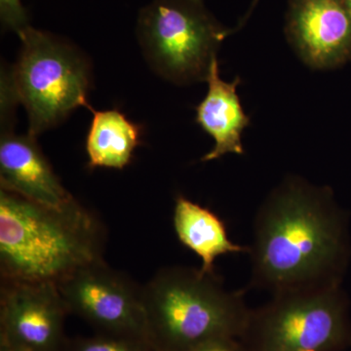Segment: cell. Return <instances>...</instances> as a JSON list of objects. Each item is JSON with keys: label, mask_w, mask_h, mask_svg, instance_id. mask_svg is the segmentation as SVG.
I'll return each mask as SVG.
<instances>
[{"label": "cell", "mask_w": 351, "mask_h": 351, "mask_svg": "<svg viewBox=\"0 0 351 351\" xmlns=\"http://www.w3.org/2000/svg\"><path fill=\"white\" fill-rule=\"evenodd\" d=\"M249 247L248 288L277 295L337 287L350 260L348 218L331 189L291 176L258 208Z\"/></svg>", "instance_id": "6da1fadb"}, {"label": "cell", "mask_w": 351, "mask_h": 351, "mask_svg": "<svg viewBox=\"0 0 351 351\" xmlns=\"http://www.w3.org/2000/svg\"><path fill=\"white\" fill-rule=\"evenodd\" d=\"M106 228L75 199L44 206L0 189V276L59 283L104 258Z\"/></svg>", "instance_id": "7a4b0ae2"}, {"label": "cell", "mask_w": 351, "mask_h": 351, "mask_svg": "<svg viewBox=\"0 0 351 351\" xmlns=\"http://www.w3.org/2000/svg\"><path fill=\"white\" fill-rule=\"evenodd\" d=\"M245 290L230 291L216 274L163 267L143 286L147 330L157 351H184L214 339H239L251 308Z\"/></svg>", "instance_id": "3957f363"}, {"label": "cell", "mask_w": 351, "mask_h": 351, "mask_svg": "<svg viewBox=\"0 0 351 351\" xmlns=\"http://www.w3.org/2000/svg\"><path fill=\"white\" fill-rule=\"evenodd\" d=\"M18 36L19 58L10 69H1V77L24 106L31 135L59 125L77 108L93 110L87 101L91 69L77 48L31 25Z\"/></svg>", "instance_id": "277c9868"}, {"label": "cell", "mask_w": 351, "mask_h": 351, "mask_svg": "<svg viewBox=\"0 0 351 351\" xmlns=\"http://www.w3.org/2000/svg\"><path fill=\"white\" fill-rule=\"evenodd\" d=\"M247 351H343L351 348L350 302L341 286L272 295L252 309L239 338Z\"/></svg>", "instance_id": "5b68a950"}, {"label": "cell", "mask_w": 351, "mask_h": 351, "mask_svg": "<svg viewBox=\"0 0 351 351\" xmlns=\"http://www.w3.org/2000/svg\"><path fill=\"white\" fill-rule=\"evenodd\" d=\"M230 34L202 0H154L138 14L137 36L145 60L176 84L206 82L219 45Z\"/></svg>", "instance_id": "8992f818"}, {"label": "cell", "mask_w": 351, "mask_h": 351, "mask_svg": "<svg viewBox=\"0 0 351 351\" xmlns=\"http://www.w3.org/2000/svg\"><path fill=\"white\" fill-rule=\"evenodd\" d=\"M57 286L69 313L80 316L97 332L151 341L143 286L105 260L78 269Z\"/></svg>", "instance_id": "52a82bcc"}, {"label": "cell", "mask_w": 351, "mask_h": 351, "mask_svg": "<svg viewBox=\"0 0 351 351\" xmlns=\"http://www.w3.org/2000/svg\"><path fill=\"white\" fill-rule=\"evenodd\" d=\"M69 311L57 284L1 279L0 351H64Z\"/></svg>", "instance_id": "ba28073f"}, {"label": "cell", "mask_w": 351, "mask_h": 351, "mask_svg": "<svg viewBox=\"0 0 351 351\" xmlns=\"http://www.w3.org/2000/svg\"><path fill=\"white\" fill-rule=\"evenodd\" d=\"M285 32L309 68L331 69L351 61V18L343 0H290Z\"/></svg>", "instance_id": "9c48e42d"}, {"label": "cell", "mask_w": 351, "mask_h": 351, "mask_svg": "<svg viewBox=\"0 0 351 351\" xmlns=\"http://www.w3.org/2000/svg\"><path fill=\"white\" fill-rule=\"evenodd\" d=\"M13 120H1L0 189L53 208L75 199L53 170L34 136L18 135Z\"/></svg>", "instance_id": "30bf717a"}, {"label": "cell", "mask_w": 351, "mask_h": 351, "mask_svg": "<svg viewBox=\"0 0 351 351\" xmlns=\"http://www.w3.org/2000/svg\"><path fill=\"white\" fill-rule=\"evenodd\" d=\"M206 96L196 107L198 125L213 138L215 145L201 158L202 162L216 160L228 154H244L242 133L250 123L244 112L237 88L241 82L235 78L226 82L219 77L218 59L215 58L208 73Z\"/></svg>", "instance_id": "8fae6325"}, {"label": "cell", "mask_w": 351, "mask_h": 351, "mask_svg": "<svg viewBox=\"0 0 351 351\" xmlns=\"http://www.w3.org/2000/svg\"><path fill=\"white\" fill-rule=\"evenodd\" d=\"M173 221L180 242L202 261L204 274H216L215 262L221 256L250 252V247L228 239L225 221L218 215L184 196L176 197Z\"/></svg>", "instance_id": "7c38bea8"}, {"label": "cell", "mask_w": 351, "mask_h": 351, "mask_svg": "<svg viewBox=\"0 0 351 351\" xmlns=\"http://www.w3.org/2000/svg\"><path fill=\"white\" fill-rule=\"evenodd\" d=\"M91 112L93 119L86 138L88 165L92 169H123L140 145L142 127L119 110Z\"/></svg>", "instance_id": "4fadbf2b"}, {"label": "cell", "mask_w": 351, "mask_h": 351, "mask_svg": "<svg viewBox=\"0 0 351 351\" xmlns=\"http://www.w3.org/2000/svg\"><path fill=\"white\" fill-rule=\"evenodd\" d=\"M64 351H157L149 339L97 332L69 339Z\"/></svg>", "instance_id": "5bb4252c"}, {"label": "cell", "mask_w": 351, "mask_h": 351, "mask_svg": "<svg viewBox=\"0 0 351 351\" xmlns=\"http://www.w3.org/2000/svg\"><path fill=\"white\" fill-rule=\"evenodd\" d=\"M0 19L6 29L19 32L29 24V16L21 0H0Z\"/></svg>", "instance_id": "9a60e30c"}, {"label": "cell", "mask_w": 351, "mask_h": 351, "mask_svg": "<svg viewBox=\"0 0 351 351\" xmlns=\"http://www.w3.org/2000/svg\"><path fill=\"white\" fill-rule=\"evenodd\" d=\"M184 351H247L239 339H214Z\"/></svg>", "instance_id": "2e32d148"}, {"label": "cell", "mask_w": 351, "mask_h": 351, "mask_svg": "<svg viewBox=\"0 0 351 351\" xmlns=\"http://www.w3.org/2000/svg\"><path fill=\"white\" fill-rule=\"evenodd\" d=\"M258 0H253V2H252V4H251L250 10H249L248 13H247L246 16H245L243 21H242L241 25H243L244 23L246 22V20L248 19L249 16H250L252 11H253L254 7L256 6V4L258 3Z\"/></svg>", "instance_id": "e0dca14e"}, {"label": "cell", "mask_w": 351, "mask_h": 351, "mask_svg": "<svg viewBox=\"0 0 351 351\" xmlns=\"http://www.w3.org/2000/svg\"><path fill=\"white\" fill-rule=\"evenodd\" d=\"M343 3H345L346 10H348L351 18V0H343Z\"/></svg>", "instance_id": "ac0fdd59"}]
</instances>
